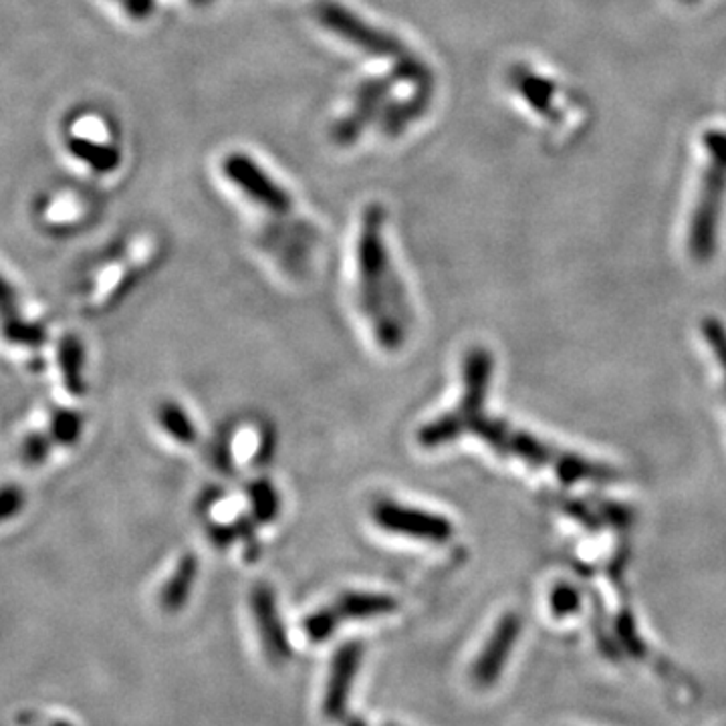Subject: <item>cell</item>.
<instances>
[{
	"label": "cell",
	"instance_id": "obj_1",
	"mask_svg": "<svg viewBox=\"0 0 726 726\" xmlns=\"http://www.w3.org/2000/svg\"><path fill=\"white\" fill-rule=\"evenodd\" d=\"M383 212L370 206L357 242V273H359V306L370 323L376 342L383 349H400L412 325L408 299L390 261L382 234Z\"/></svg>",
	"mask_w": 726,
	"mask_h": 726
},
{
	"label": "cell",
	"instance_id": "obj_2",
	"mask_svg": "<svg viewBox=\"0 0 726 726\" xmlns=\"http://www.w3.org/2000/svg\"><path fill=\"white\" fill-rule=\"evenodd\" d=\"M493 356L484 347H472L462 361V395L457 408L422 426L418 445L426 450L442 448L474 433L484 418V402L493 380Z\"/></svg>",
	"mask_w": 726,
	"mask_h": 726
},
{
	"label": "cell",
	"instance_id": "obj_3",
	"mask_svg": "<svg viewBox=\"0 0 726 726\" xmlns=\"http://www.w3.org/2000/svg\"><path fill=\"white\" fill-rule=\"evenodd\" d=\"M702 150L704 168L690 217L689 246L692 256L708 261L716 249L718 222L726 198V129H706L702 136Z\"/></svg>",
	"mask_w": 726,
	"mask_h": 726
},
{
	"label": "cell",
	"instance_id": "obj_4",
	"mask_svg": "<svg viewBox=\"0 0 726 726\" xmlns=\"http://www.w3.org/2000/svg\"><path fill=\"white\" fill-rule=\"evenodd\" d=\"M397 610V601L385 594L371 591H347L330 606L307 615L303 634L309 642L319 644L335 634V630L347 622H364L390 615Z\"/></svg>",
	"mask_w": 726,
	"mask_h": 726
},
{
	"label": "cell",
	"instance_id": "obj_5",
	"mask_svg": "<svg viewBox=\"0 0 726 726\" xmlns=\"http://www.w3.org/2000/svg\"><path fill=\"white\" fill-rule=\"evenodd\" d=\"M472 434L481 436L488 447L497 450L498 454L515 457V459L525 460L529 464H549V462H553L563 479H572L575 474L584 476V469H586L584 462L579 464V462L567 459V457H555L551 448L545 447L543 442H539L537 438L529 436V434L515 430L507 422L488 420L484 416L483 420L476 424V428Z\"/></svg>",
	"mask_w": 726,
	"mask_h": 726
},
{
	"label": "cell",
	"instance_id": "obj_6",
	"mask_svg": "<svg viewBox=\"0 0 726 726\" xmlns=\"http://www.w3.org/2000/svg\"><path fill=\"white\" fill-rule=\"evenodd\" d=\"M371 519L390 535L406 537L422 543L442 545L454 537V525L445 515L402 505L390 498L373 505Z\"/></svg>",
	"mask_w": 726,
	"mask_h": 726
},
{
	"label": "cell",
	"instance_id": "obj_7",
	"mask_svg": "<svg viewBox=\"0 0 726 726\" xmlns=\"http://www.w3.org/2000/svg\"><path fill=\"white\" fill-rule=\"evenodd\" d=\"M319 23L327 26L337 37L345 38L347 43L356 45L361 51L378 55V57H394L402 59L406 51L397 38L383 33L376 26L361 21L357 14L347 11L342 4L333 0H319L315 7Z\"/></svg>",
	"mask_w": 726,
	"mask_h": 726
},
{
	"label": "cell",
	"instance_id": "obj_8",
	"mask_svg": "<svg viewBox=\"0 0 726 726\" xmlns=\"http://www.w3.org/2000/svg\"><path fill=\"white\" fill-rule=\"evenodd\" d=\"M222 170L237 188H241L256 205L265 206L268 212L285 215L291 210V196L277 182H273L263 168L256 166L249 155L230 153L222 162Z\"/></svg>",
	"mask_w": 726,
	"mask_h": 726
},
{
	"label": "cell",
	"instance_id": "obj_9",
	"mask_svg": "<svg viewBox=\"0 0 726 726\" xmlns=\"http://www.w3.org/2000/svg\"><path fill=\"white\" fill-rule=\"evenodd\" d=\"M519 636H521V618L517 613H507L505 618L498 620L493 634L486 639L483 650L476 656L472 666V682L479 689H491L497 684Z\"/></svg>",
	"mask_w": 726,
	"mask_h": 726
},
{
	"label": "cell",
	"instance_id": "obj_10",
	"mask_svg": "<svg viewBox=\"0 0 726 726\" xmlns=\"http://www.w3.org/2000/svg\"><path fill=\"white\" fill-rule=\"evenodd\" d=\"M251 612L255 620L256 632L267 652L268 660L273 664H285L291 660L293 650L289 637L285 632V624L280 620L279 603L273 587L267 584H256L251 591Z\"/></svg>",
	"mask_w": 726,
	"mask_h": 726
},
{
	"label": "cell",
	"instance_id": "obj_11",
	"mask_svg": "<svg viewBox=\"0 0 726 726\" xmlns=\"http://www.w3.org/2000/svg\"><path fill=\"white\" fill-rule=\"evenodd\" d=\"M364 660V646L359 642H347L333 656L330 680L323 699V714L330 721L344 718L349 694L354 689L357 672Z\"/></svg>",
	"mask_w": 726,
	"mask_h": 726
},
{
	"label": "cell",
	"instance_id": "obj_12",
	"mask_svg": "<svg viewBox=\"0 0 726 726\" xmlns=\"http://www.w3.org/2000/svg\"><path fill=\"white\" fill-rule=\"evenodd\" d=\"M512 88L519 91L522 100L537 114L545 117L549 122L561 119L560 107H557V85L548 79L531 71L529 67H515L510 71Z\"/></svg>",
	"mask_w": 726,
	"mask_h": 726
},
{
	"label": "cell",
	"instance_id": "obj_13",
	"mask_svg": "<svg viewBox=\"0 0 726 726\" xmlns=\"http://www.w3.org/2000/svg\"><path fill=\"white\" fill-rule=\"evenodd\" d=\"M390 85H392V81H388V79H376L359 88L356 110L333 129V138L337 143H352L356 140L357 136L361 134V129L366 128V124H370L371 117L378 112Z\"/></svg>",
	"mask_w": 726,
	"mask_h": 726
},
{
	"label": "cell",
	"instance_id": "obj_14",
	"mask_svg": "<svg viewBox=\"0 0 726 726\" xmlns=\"http://www.w3.org/2000/svg\"><path fill=\"white\" fill-rule=\"evenodd\" d=\"M198 577V560L196 555H184L178 561L174 574L168 577L166 586L160 591V606L166 612H180L191 599L192 589Z\"/></svg>",
	"mask_w": 726,
	"mask_h": 726
},
{
	"label": "cell",
	"instance_id": "obj_15",
	"mask_svg": "<svg viewBox=\"0 0 726 726\" xmlns=\"http://www.w3.org/2000/svg\"><path fill=\"white\" fill-rule=\"evenodd\" d=\"M160 426L180 445H194L198 430L192 424L191 416L176 402H164L158 410Z\"/></svg>",
	"mask_w": 726,
	"mask_h": 726
},
{
	"label": "cell",
	"instance_id": "obj_16",
	"mask_svg": "<svg viewBox=\"0 0 726 726\" xmlns=\"http://www.w3.org/2000/svg\"><path fill=\"white\" fill-rule=\"evenodd\" d=\"M428 95H430V91H422L420 95H416L412 102L388 107V112L383 114L382 119L383 131L385 134H397L414 117H418L428 105V100H430Z\"/></svg>",
	"mask_w": 726,
	"mask_h": 726
},
{
	"label": "cell",
	"instance_id": "obj_17",
	"mask_svg": "<svg viewBox=\"0 0 726 726\" xmlns=\"http://www.w3.org/2000/svg\"><path fill=\"white\" fill-rule=\"evenodd\" d=\"M251 505H253V517L258 522H270L277 519L279 512V495L273 484L267 481H258L251 486Z\"/></svg>",
	"mask_w": 726,
	"mask_h": 726
},
{
	"label": "cell",
	"instance_id": "obj_18",
	"mask_svg": "<svg viewBox=\"0 0 726 726\" xmlns=\"http://www.w3.org/2000/svg\"><path fill=\"white\" fill-rule=\"evenodd\" d=\"M61 359H64V373L67 376V382H69V390L71 392H81L79 388V366H81V349L77 345L76 339H67L61 345Z\"/></svg>",
	"mask_w": 726,
	"mask_h": 726
},
{
	"label": "cell",
	"instance_id": "obj_19",
	"mask_svg": "<svg viewBox=\"0 0 726 726\" xmlns=\"http://www.w3.org/2000/svg\"><path fill=\"white\" fill-rule=\"evenodd\" d=\"M551 608H553L555 615H567L577 608V596L569 587H560L551 596Z\"/></svg>",
	"mask_w": 726,
	"mask_h": 726
},
{
	"label": "cell",
	"instance_id": "obj_20",
	"mask_svg": "<svg viewBox=\"0 0 726 726\" xmlns=\"http://www.w3.org/2000/svg\"><path fill=\"white\" fill-rule=\"evenodd\" d=\"M55 434L61 442H73L79 434V420L76 416H69L65 414L61 418H57L55 422Z\"/></svg>",
	"mask_w": 726,
	"mask_h": 726
},
{
	"label": "cell",
	"instance_id": "obj_21",
	"mask_svg": "<svg viewBox=\"0 0 726 726\" xmlns=\"http://www.w3.org/2000/svg\"><path fill=\"white\" fill-rule=\"evenodd\" d=\"M19 507H21L19 491H4V493H0V519H4L7 515H11Z\"/></svg>",
	"mask_w": 726,
	"mask_h": 726
},
{
	"label": "cell",
	"instance_id": "obj_22",
	"mask_svg": "<svg viewBox=\"0 0 726 726\" xmlns=\"http://www.w3.org/2000/svg\"><path fill=\"white\" fill-rule=\"evenodd\" d=\"M0 311L4 315H9V313H13L14 311L13 289L2 280V277H0Z\"/></svg>",
	"mask_w": 726,
	"mask_h": 726
},
{
	"label": "cell",
	"instance_id": "obj_23",
	"mask_svg": "<svg viewBox=\"0 0 726 726\" xmlns=\"http://www.w3.org/2000/svg\"><path fill=\"white\" fill-rule=\"evenodd\" d=\"M344 726H368L361 718H357V716H349V718H345Z\"/></svg>",
	"mask_w": 726,
	"mask_h": 726
},
{
	"label": "cell",
	"instance_id": "obj_24",
	"mask_svg": "<svg viewBox=\"0 0 726 726\" xmlns=\"http://www.w3.org/2000/svg\"><path fill=\"white\" fill-rule=\"evenodd\" d=\"M53 726H73V725H69V723H55V725Z\"/></svg>",
	"mask_w": 726,
	"mask_h": 726
},
{
	"label": "cell",
	"instance_id": "obj_25",
	"mask_svg": "<svg viewBox=\"0 0 726 726\" xmlns=\"http://www.w3.org/2000/svg\"><path fill=\"white\" fill-rule=\"evenodd\" d=\"M682 2H699V0H682Z\"/></svg>",
	"mask_w": 726,
	"mask_h": 726
},
{
	"label": "cell",
	"instance_id": "obj_26",
	"mask_svg": "<svg viewBox=\"0 0 726 726\" xmlns=\"http://www.w3.org/2000/svg\"><path fill=\"white\" fill-rule=\"evenodd\" d=\"M385 726H395V725H385Z\"/></svg>",
	"mask_w": 726,
	"mask_h": 726
}]
</instances>
